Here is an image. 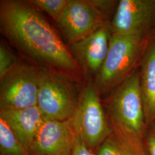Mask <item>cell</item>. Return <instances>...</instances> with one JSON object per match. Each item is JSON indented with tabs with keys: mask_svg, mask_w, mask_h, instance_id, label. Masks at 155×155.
Here are the masks:
<instances>
[{
	"mask_svg": "<svg viewBox=\"0 0 155 155\" xmlns=\"http://www.w3.org/2000/svg\"><path fill=\"white\" fill-rule=\"evenodd\" d=\"M0 31L38 70L83 75L68 46L29 1H0Z\"/></svg>",
	"mask_w": 155,
	"mask_h": 155,
	"instance_id": "cell-1",
	"label": "cell"
},
{
	"mask_svg": "<svg viewBox=\"0 0 155 155\" xmlns=\"http://www.w3.org/2000/svg\"><path fill=\"white\" fill-rule=\"evenodd\" d=\"M103 105L112 132L128 140L144 144L148 124L139 69L108 94Z\"/></svg>",
	"mask_w": 155,
	"mask_h": 155,
	"instance_id": "cell-2",
	"label": "cell"
},
{
	"mask_svg": "<svg viewBox=\"0 0 155 155\" xmlns=\"http://www.w3.org/2000/svg\"><path fill=\"white\" fill-rule=\"evenodd\" d=\"M151 33L111 34L107 55L93 81L101 95L110 93L139 69Z\"/></svg>",
	"mask_w": 155,
	"mask_h": 155,
	"instance_id": "cell-3",
	"label": "cell"
},
{
	"mask_svg": "<svg viewBox=\"0 0 155 155\" xmlns=\"http://www.w3.org/2000/svg\"><path fill=\"white\" fill-rule=\"evenodd\" d=\"M38 70V107L45 120L72 118L83 91L80 78L61 72Z\"/></svg>",
	"mask_w": 155,
	"mask_h": 155,
	"instance_id": "cell-4",
	"label": "cell"
},
{
	"mask_svg": "<svg viewBox=\"0 0 155 155\" xmlns=\"http://www.w3.org/2000/svg\"><path fill=\"white\" fill-rule=\"evenodd\" d=\"M100 96L93 81H87L71 118L76 134L95 151L111 133Z\"/></svg>",
	"mask_w": 155,
	"mask_h": 155,
	"instance_id": "cell-5",
	"label": "cell"
},
{
	"mask_svg": "<svg viewBox=\"0 0 155 155\" xmlns=\"http://www.w3.org/2000/svg\"><path fill=\"white\" fill-rule=\"evenodd\" d=\"M38 70L20 61L0 78V111L27 109L38 105Z\"/></svg>",
	"mask_w": 155,
	"mask_h": 155,
	"instance_id": "cell-6",
	"label": "cell"
},
{
	"mask_svg": "<svg viewBox=\"0 0 155 155\" xmlns=\"http://www.w3.org/2000/svg\"><path fill=\"white\" fill-rule=\"evenodd\" d=\"M107 21H110L91 0H68L56 22L64 41L69 46L88 37Z\"/></svg>",
	"mask_w": 155,
	"mask_h": 155,
	"instance_id": "cell-7",
	"label": "cell"
},
{
	"mask_svg": "<svg viewBox=\"0 0 155 155\" xmlns=\"http://www.w3.org/2000/svg\"><path fill=\"white\" fill-rule=\"evenodd\" d=\"M155 25V0H120L110 21L114 35H148Z\"/></svg>",
	"mask_w": 155,
	"mask_h": 155,
	"instance_id": "cell-8",
	"label": "cell"
},
{
	"mask_svg": "<svg viewBox=\"0 0 155 155\" xmlns=\"http://www.w3.org/2000/svg\"><path fill=\"white\" fill-rule=\"evenodd\" d=\"M110 21L106 22L88 37L68 46L72 56L87 81H94L107 55L112 34Z\"/></svg>",
	"mask_w": 155,
	"mask_h": 155,
	"instance_id": "cell-9",
	"label": "cell"
},
{
	"mask_svg": "<svg viewBox=\"0 0 155 155\" xmlns=\"http://www.w3.org/2000/svg\"><path fill=\"white\" fill-rule=\"evenodd\" d=\"M75 136L71 118L62 121L45 120L29 155H71Z\"/></svg>",
	"mask_w": 155,
	"mask_h": 155,
	"instance_id": "cell-10",
	"label": "cell"
},
{
	"mask_svg": "<svg viewBox=\"0 0 155 155\" xmlns=\"http://www.w3.org/2000/svg\"><path fill=\"white\" fill-rule=\"evenodd\" d=\"M0 117L28 152L45 121L38 106L24 109L0 111Z\"/></svg>",
	"mask_w": 155,
	"mask_h": 155,
	"instance_id": "cell-11",
	"label": "cell"
},
{
	"mask_svg": "<svg viewBox=\"0 0 155 155\" xmlns=\"http://www.w3.org/2000/svg\"><path fill=\"white\" fill-rule=\"evenodd\" d=\"M140 86L147 124L155 123V33L150 42L140 66Z\"/></svg>",
	"mask_w": 155,
	"mask_h": 155,
	"instance_id": "cell-12",
	"label": "cell"
},
{
	"mask_svg": "<svg viewBox=\"0 0 155 155\" xmlns=\"http://www.w3.org/2000/svg\"><path fill=\"white\" fill-rule=\"evenodd\" d=\"M96 153L97 155H148L145 144L122 138L112 131Z\"/></svg>",
	"mask_w": 155,
	"mask_h": 155,
	"instance_id": "cell-13",
	"label": "cell"
},
{
	"mask_svg": "<svg viewBox=\"0 0 155 155\" xmlns=\"http://www.w3.org/2000/svg\"><path fill=\"white\" fill-rule=\"evenodd\" d=\"M0 155H29L5 121L0 117Z\"/></svg>",
	"mask_w": 155,
	"mask_h": 155,
	"instance_id": "cell-14",
	"label": "cell"
},
{
	"mask_svg": "<svg viewBox=\"0 0 155 155\" xmlns=\"http://www.w3.org/2000/svg\"><path fill=\"white\" fill-rule=\"evenodd\" d=\"M40 11L46 12L56 22L66 8L68 0H29Z\"/></svg>",
	"mask_w": 155,
	"mask_h": 155,
	"instance_id": "cell-15",
	"label": "cell"
},
{
	"mask_svg": "<svg viewBox=\"0 0 155 155\" xmlns=\"http://www.w3.org/2000/svg\"><path fill=\"white\" fill-rule=\"evenodd\" d=\"M20 61L3 41L0 44V78L9 72Z\"/></svg>",
	"mask_w": 155,
	"mask_h": 155,
	"instance_id": "cell-16",
	"label": "cell"
},
{
	"mask_svg": "<svg viewBox=\"0 0 155 155\" xmlns=\"http://www.w3.org/2000/svg\"><path fill=\"white\" fill-rule=\"evenodd\" d=\"M91 2L95 8L108 19L113 8H116L118 3L117 1L110 0H91Z\"/></svg>",
	"mask_w": 155,
	"mask_h": 155,
	"instance_id": "cell-17",
	"label": "cell"
},
{
	"mask_svg": "<svg viewBox=\"0 0 155 155\" xmlns=\"http://www.w3.org/2000/svg\"><path fill=\"white\" fill-rule=\"evenodd\" d=\"M71 155H97V154L96 151L91 149L76 134Z\"/></svg>",
	"mask_w": 155,
	"mask_h": 155,
	"instance_id": "cell-18",
	"label": "cell"
},
{
	"mask_svg": "<svg viewBox=\"0 0 155 155\" xmlns=\"http://www.w3.org/2000/svg\"><path fill=\"white\" fill-rule=\"evenodd\" d=\"M146 150L148 155H155V127H152L146 137Z\"/></svg>",
	"mask_w": 155,
	"mask_h": 155,
	"instance_id": "cell-19",
	"label": "cell"
}]
</instances>
